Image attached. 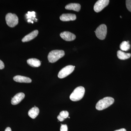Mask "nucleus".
<instances>
[{
	"instance_id": "nucleus-19",
	"label": "nucleus",
	"mask_w": 131,
	"mask_h": 131,
	"mask_svg": "<svg viewBox=\"0 0 131 131\" xmlns=\"http://www.w3.org/2000/svg\"><path fill=\"white\" fill-rule=\"evenodd\" d=\"M59 115L64 119L67 118L69 115V113L67 111H63L60 112Z\"/></svg>"
},
{
	"instance_id": "nucleus-20",
	"label": "nucleus",
	"mask_w": 131,
	"mask_h": 131,
	"mask_svg": "<svg viewBox=\"0 0 131 131\" xmlns=\"http://www.w3.org/2000/svg\"><path fill=\"white\" fill-rule=\"evenodd\" d=\"M126 4L127 9L129 12H131V0H126Z\"/></svg>"
},
{
	"instance_id": "nucleus-17",
	"label": "nucleus",
	"mask_w": 131,
	"mask_h": 131,
	"mask_svg": "<svg viewBox=\"0 0 131 131\" xmlns=\"http://www.w3.org/2000/svg\"><path fill=\"white\" fill-rule=\"evenodd\" d=\"M130 45L126 41H123L120 45V48L123 51H127L130 49Z\"/></svg>"
},
{
	"instance_id": "nucleus-12",
	"label": "nucleus",
	"mask_w": 131,
	"mask_h": 131,
	"mask_svg": "<svg viewBox=\"0 0 131 131\" xmlns=\"http://www.w3.org/2000/svg\"><path fill=\"white\" fill-rule=\"evenodd\" d=\"M13 80L15 82L20 83H30L32 82L31 80L29 78L21 75L15 76L13 78Z\"/></svg>"
},
{
	"instance_id": "nucleus-6",
	"label": "nucleus",
	"mask_w": 131,
	"mask_h": 131,
	"mask_svg": "<svg viewBox=\"0 0 131 131\" xmlns=\"http://www.w3.org/2000/svg\"><path fill=\"white\" fill-rule=\"evenodd\" d=\"M75 66L72 65H68L63 68L60 70L58 74L59 78L62 79L66 77L73 73L74 70Z\"/></svg>"
},
{
	"instance_id": "nucleus-9",
	"label": "nucleus",
	"mask_w": 131,
	"mask_h": 131,
	"mask_svg": "<svg viewBox=\"0 0 131 131\" xmlns=\"http://www.w3.org/2000/svg\"><path fill=\"white\" fill-rule=\"evenodd\" d=\"M25 97V94L23 93H20L15 95L12 98L11 103L13 105H16L19 104Z\"/></svg>"
},
{
	"instance_id": "nucleus-26",
	"label": "nucleus",
	"mask_w": 131,
	"mask_h": 131,
	"mask_svg": "<svg viewBox=\"0 0 131 131\" xmlns=\"http://www.w3.org/2000/svg\"><path fill=\"white\" fill-rule=\"evenodd\" d=\"M31 20L30 19H28V20H27V21H28V23H29V22H31Z\"/></svg>"
},
{
	"instance_id": "nucleus-10",
	"label": "nucleus",
	"mask_w": 131,
	"mask_h": 131,
	"mask_svg": "<svg viewBox=\"0 0 131 131\" xmlns=\"http://www.w3.org/2000/svg\"><path fill=\"white\" fill-rule=\"evenodd\" d=\"M76 18V15L72 14H64L60 17V20L63 21H73Z\"/></svg>"
},
{
	"instance_id": "nucleus-24",
	"label": "nucleus",
	"mask_w": 131,
	"mask_h": 131,
	"mask_svg": "<svg viewBox=\"0 0 131 131\" xmlns=\"http://www.w3.org/2000/svg\"><path fill=\"white\" fill-rule=\"evenodd\" d=\"M114 131H126V130L125 129H124V128H122V129H119V130H116Z\"/></svg>"
},
{
	"instance_id": "nucleus-27",
	"label": "nucleus",
	"mask_w": 131,
	"mask_h": 131,
	"mask_svg": "<svg viewBox=\"0 0 131 131\" xmlns=\"http://www.w3.org/2000/svg\"><path fill=\"white\" fill-rule=\"evenodd\" d=\"M120 18H122V17H121V16H120Z\"/></svg>"
},
{
	"instance_id": "nucleus-2",
	"label": "nucleus",
	"mask_w": 131,
	"mask_h": 131,
	"mask_svg": "<svg viewBox=\"0 0 131 131\" xmlns=\"http://www.w3.org/2000/svg\"><path fill=\"white\" fill-rule=\"evenodd\" d=\"M85 93L84 87L79 86L75 89L73 93L70 95V98L73 101H77L81 100Z\"/></svg>"
},
{
	"instance_id": "nucleus-14",
	"label": "nucleus",
	"mask_w": 131,
	"mask_h": 131,
	"mask_svg": "<svg viewBox=\"0 0 131 131\" xmlns=\"http://www.w3.org/2000/svg\"><path fill=\"white\" fill-rule=\"evenodd\" d=\"M28 65L32 67H39L41 65V62L39 60L36 58L29 59L27 60Z\"/></svg>"
},
{
	"instance_id": "nucleus-11",
	"label": "nucleus",
	"mask_w": 131,
	"mask_h": 131,
	"mask_svg": "<svg viewBox=\"0 0 131 131\" xmlns=\"http://www.w3.org/2000/svg\"><path fill=\"white\" fill-rule=\"evenodd\" d=\"M38 34V31L35 30L33 31L28 35H26L22 39V42H28L35 38Z\"/></svg>"
},
{
	"instance_id": "nucleus-3",
	"label": "nucleus",
	"mask_w": 131,
	"mask_h": 131,
	"mask_svg": "<svg viewBox=\"0 0 131 131\" xmlns=\"http://www.w3.org/2000/svg\"><path fill=\"white\" fill-rule=\"evenodd\" d=\"M65 55L64 52L62 50H54L49 52L48 56L49 62L51 63L56 62Z\"/></svg>"
},
{
	"instance_id": "nucleus-25",
	"label": "nucleus",
	"mask_w": 131,
	"mask_h": 131,
	"mask_svg": "<svg viewBox=\"0 0 131 131\" xmlns=\"http://www.w3.org/2000/svg\"><path fill=\"white\" fill-rule=\"evenodd\" d=\"M5 131H12V129L9 127H7L6 130H5Z\"/></svg>"
},
{
	"instance_id": "nucleus-18",
	"label": "nucleus",
	"mask_w": 131,
	"mask_h": 131,
	"mask_svg": "<svg viewBox=\"0 0 131 131\" xmlns=\"http://www.w3.org/2000/svg\"><path fill=\"white\" fill-rule=\"evenodd\" d=\"M26 15L27 19H31V18H35V12H28V14H26Z\"/></svg>"
},
{
	"instance_id": "nucleus-21",
	"label": "nucleus",
	"mask_w": 131,
	"mask_h": 131,
	"mask_svg": "<svg viewBox=\"0 0 131 131\" xmlns=\"http://www.w3.org/2000/svg\"><path fill=\"white\" fill-rule=\"evenodd\" d=\"M68 126L66 125H61V128H60V131H68Z\"/></svg>"
},
{
	"instance_id": "nucleus-7",
	"label": "nucleus",
	"mask_w": 131,
	"mask_h": 131,
	"mask_svg": "<svg viewBox=\"0 0 131 131\" xmlns=\"http://www.w3.org/2000/svg\"><path fill=\"white\" fill-rule=\"evenodd\" d=\"M109 0H99L96 2L94 7L95 12L99 13L108 5Z\"/></svg>"
},
{
	"instance_id": "nucleus-23",
	"label": "nucleus",
	"mask_w": 131,
	"mask_h": 131,
	"mask_svg": "<svg viewBox=\"0 0 131 131\" xmlns=\"http://www.w3.org/2000/svg\"><path fill=\"white\" fill-rule=\"evenodd\" d=\"M57 119L59 121H61V122L63 121L64 120V119L63 118H62V117H61L59 115H58V116Z\"/></svg>"
},
{
	"instance_id": "nucleus-4",
	"label": "nucleus",
	"mask_w": 131,
	"mask_h": 131,
	"mask_svg": "<svg viewBox=\"0 0 131 131\" xmlns=\"http://www.w3.org/2000/svg\"><path fill=\"white\" fill-rule=\"evenodd\" d=\"M6 21L8 26L14 27L18 24V18L16 14L9 13L6 15Z\"/></svg>"
},
{
	"instance_id": "nucleus-22",
	"label": "nucleus",
	"mask_w": 131,
	"mask_h": 131,
	"mask_svg": "<svg viewBox=\"0 0 131 131\" xmlns=\"http://www.w3.org/2000/svg\"><path fill=\"white\" fill-rule=\"evenodd\" d=\"M5 68V64L1 60H0V69L2 70Z\"/></svg>"
},
{
	"instance_id": "nucleus-16",
	"label": "nucleus",
	"mask_w": 131,
	"mask_h": 131,
	"mask_svg": "<svg viewBox=\"0 0 131 131\" xmlns=\"http://www.w3.org/2000/svg\"><path fill=\"white\" fill-rule=\"evenodd\" d=\"M118 58L121 60H126L130 58L131 56L130 53H127L122 51L118 50L117 52Z\"/></svg>"
},
{
	"instance_id": "nucleus-13",
	"label": "nucleus",
	"mask_w": 131,
	"mask_h": 131,
	"mask_svg": "<svg viewBox=\"0 0 131 131\" xmlns=\"http://www.w3.org/2000/svg\"><path fill=\"white\" fill-rule=\"evenodd\" d=\"M81 6L78 3H70L66 5L65 8L68 10H72L78 12L81 9Z\"/></svg>"
},
{
	"instance_id": "nucleus-1",
	"label": "nucleus",
	"mask_w": 131,
	"mask_h": 131,
	"mask_svg": "<svg viewBox=\"0 0 131 131\" xmlns=\"http://www.w3.org/2000/svg\"><path fill=\"white\" fill-rule=\"evenodd\" d=\"M114 102V99L112 97H105L97 102L95 107L97 110H103L112 105Z\"/></svg>"
},
{
	"instance_id": "nucleus-5",
	"label": "nucleus",
	"mask_w": 131,
	"mask_h": 131,
	"mask_svg": "<svg viewBox=\"0 0 131 131\" xmlns=\"http://www.w3.org/2000/svg\"><path fill=\"white\" fill-rule=\"evenodd\" d=\"M96 37L100 40H104L106 38L107 33V28L105 24H102L98 27L95 31Z\"/></svg>"
},
{
	"instance_id": "nucleus-8",
	"label": "nucleus",
	"mask_w": 131,
	"mask_h": 131,
	"mask_svg": "<svg viewBox=\"0 0 131 131\" xmlns=\"http://www.w3.org/2000/svg\"><path fill=\"white\" fill-rule=\"evenodd\" d=\"M60 36L64 40L67 41H73L76 38L74 34L69 31H64L60 34Z\"/></svg>"
},
{
	"instance_id": "nucleus-15",
	"label": "nucleus",
	"mask_w": 131,
	"mask_h": 131,
	"mask_svg": "<svg viewBox=\"0 0 131 131\" xmlns=\"http://www.w3.org/2000/svg\"><path fill=\"white\" fill-rule=\"evenodd\" d=\"M39 113V110L38 108L35 106L28 111V115L32 118L35 119L38 115Z\"/></svg>"
}]
</instances>
